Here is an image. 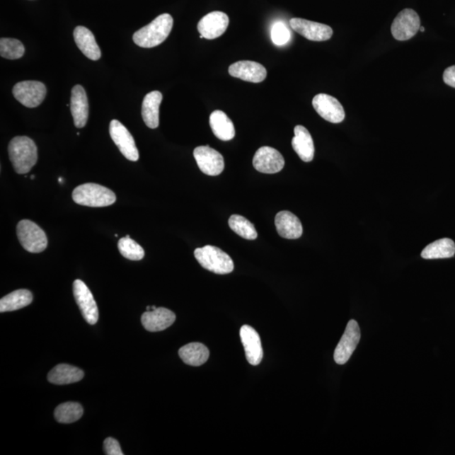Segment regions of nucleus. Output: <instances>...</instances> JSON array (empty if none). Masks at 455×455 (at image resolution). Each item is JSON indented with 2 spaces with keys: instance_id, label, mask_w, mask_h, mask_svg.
Listing matches in <instances>:
<instances>
[{
  "instance_id": "obj_1",
  "label": "nucleus",
  "mask_w": 455,
  "mask_h": 455,
  "mask_svg": "<svg viewBox=\"0 0 455 455\" xmlns=\"http://www.w3.org/2000/svg\"><path fill=\"white\" fill-rule=\"evenodd\" d=\"M8 156L17 174H26L38 162V147L32 139L18 136L8 144Z\"/></svg>"
},
{
  "instance_id": "obj_2",
  "label": "nucleus",
  "mask_w": 455,
  "mask_h": 455,
  "mask_svg": "<svg viewBox=\"0 0 455 455\" xmlns=\"http://www.w3.org/2000/svg\"><path fill=\"white\" fill-rule=\"evenodd\" d=\"M173 18L169 14L156 17L151 23L141 28L134 34L136 45L144 48H151L164 42L173 28Z\"/></svg>"
},
{
  "instance_id": "obj_3",
  "label": "nucleus",
  "mask_w": 455,
  "mask_h": 455,
  "mask_svg": "<svg viewBox=\"0 0 455 455\" xmlns=\"http://www.w3.org/2000/svg\"><path fill=\"white\" fill-rule=\"evenodd\" d=\"M72 197L77 205L92 207H108L117 200L112 190L95 183L79 185L74 190Z\"/></svg>"
},
{
  "instance_id": "obj_4",
  "label": "nucleus",
  "mask_w": 455,
  "mask_h": 455,
  "mask_svg": "<svg viewBox=\"0 0 455 455\" xmlns=\"http://www.w3.org/2000/svg\"><path fill=\"white\" fill-rule=\"evenodd\" d=\"M194 255L203 268L216 274H228L234 271L235 265L231 256L213 246H205L194 251Z\"/></svg>"
},
{
  "instance_id": "obj_5",
  "label": "nucleus",
  "mask_w": 455,
  "mask_h": 455,
  "mask_svg": "<svg viewBox=\"0 0 455 455\" xmlns=\"http://www.w3.org/2000/svg\"><path fill=\"white\" fill-rule=\"evenodd\" d=\"M17 236L22 247L32 253H40L47 246L45 232L33 221L23 219L17 224Z\"/></svg>"
},
{
  "instance_id": "obj_6",
  "label": "nucleus",
  "mask_w": 455,
  "mask_h": 455,
  "mask_svg": "<svg viewBox=\"0 0 455 455\" xmlns=\"http://www.w3.org/2000/svg\"><path fill=\"white\" fill-rule=\"evenodd\" d=\"M13 96L25 107L34 108L39 107L45 100L47 88L39 81H22L17 83L13 88Z\"/></svg>"
},
{
  "instance_id": "obj_7",
  "label": "nucleus",
  "mask_w": 455,
  "mask_h": 455,
  "mask_svg": "<svg viewBox=\"0 0 455 455\" xmlns=\"http://www.w3.org/2000/svg\"><path fill=\"white\" fill-rule=\"evenodd\" d=\"M361 333L359 324L355 320L348 322L345 333L334 352V360L339 365H343L350 359L353 352L359 345Z\"/></svg>"
},
{
  "instance_id": "obj_8",
  "label": "nucleus",
  "mask_w": 455,
  "mask_h": 455,
  "mask_svg": "<svg viewBox=\"0 0 455 455\" xmlns=\"http://www.w3.org/2000/svg\"><path fill=\"white\" fill-rule=\"evenodd\" d=\"M420 26L421 21L417 13L412 8H405L393 21L391 33L398 41H406L417 33Z\"/></svg>"
},
{
  "instance_id": "obj_9",
  "label": "nucleus",
  "mask_w": 455,
  "mask_h": 455,
  "mask_svg": "<svg viewBox=\"0 0 455 455\" xmlns=\"http://www.w3.org/2000/svg\"><path fill=\"white\" fill-rule=\"evenodd\" d=\"M110 135L122 154V156L128 161H139V154L137 149L135 141L132 138L130 132L127 129L125 125L117 120H113L110 123Z\"/></svg>"
},
{
  "instance_id": "obj_10",
  "label": "nucleus",
  "mask_w": 455,
  "mask_h": 455,
  "mask_svg": "<svg viewBox=\"0 0 455 455\" xmlns=\"http://www.w3.org/2000/svg\"><path fill=\"white\" fill-rule=\"evenodd\" d=\"M73 292L75 300L81 311L83 317L88 323L91 325L96 324L99 320V311L98 307L91 290L85 282L81 280H75L73 284Z\"/></svg>"
},
{
  "instance_id": "obj_11",
  "label": "nucleus",
  "mask_w": 455,
  "mask_h": 455,
  "mask_svg": "<svg viewBox=\"0 0 455 455\" xmlns=\"http://www.w3.org/2000/svg\"><path fill=\"white\" fill-rule=\"evenodd\" d=\"M193 156L203 173L211 176L222 173L224 169V160L222 154L217 150L207 145L200 146L194 149Z\"/></svg>"
},
{
  "instance_id": "obj_12",
  "label": "nucleus",
  "mask_w": 455,
  "mask_h": 455,
  "mask_svg": "<svg viewBox=\"0 0 455 455\" xmlns=\"http://www.w3.org/2000/svg\"><path fill=\"white\" fill-rule=\"evenodd\" d=\"M284 158L280 151L268 146L260 148L253 158L256 171L265 174H275L284 169Z\"/></svg>"
},
{
  "instance_id": "obj_13",
  "label": "nucleus",
  "mask_w": 455,
  "mask_h": 455,
  "mask_svg": "<svg viewBox=\"0 0 455 455\" xmlns=\"http://www.w3.org/2000/svg\"><path fill=\"white\" fill-rule=\"evenodd\" d=\"M289 25L296 33L313 42L328 41L333 35V28L318 22L293 18L289 21Z\"/></svg>"
},
{
  "instance_id": "obj_14",
  "label": "nucleus",
  "mask_w": 455,
  "mask_h": 455,
  "mask_svg": "<svg viewBox=\"0 0 455 455\" xmlns=\"http://www.w3.org/2000/svg\"><path fill=\"white\" fill-rule=\"evenodd\" d=\"M313 108L316 113L331 123H340L345 118V110L339 100L333 96L326 94H319L313 97Z\"/></svg>"
},
{
  "instance_id": "obj_15",
  "label": "nucleus",
  "mask_w": 455,
  "mask_h": 455,
  "mask_svg": "<svg viewBox=\"0 0 455 455\" xmlns=\"http://www.w3.org/2000/svg\"><path fill=\"white\" fill-rule=\"evenodd\" d=\"M229 23V16L225 13L214 11L202 17L198 22L197 29L203 38L216 39L226 32Z\"/></svg>"
},
{
  "instance_id": "obj_16",
  "label": "nucleus",
  "mask_w": 455,
  "mask_h": 455,
  "mask_svg": "<svg viewBox=\"0 0 455 455\" xmlns=\"http://www.w3.org/2000/svg\"><path fill=\"white\" fill-rule=\"evenodd\" d=\"M229 73L232 77L251 83H260L267 78V69L263 65L253 61H240L229 66Z\"/></svg>"
},
{
  "instance_id": "obj_17",
  "label": "nucleus",
  "mask_w": 455,
  "mask_h": 455,
  "mask_svg": "<svg viewBox=\"0 0 455 455\" xmlns=\"http://www.w3.org/2000/svg\"><path fill=\"white\" fill-rule=\"evenodd\" d=\"M240 335L247 361L251 365L260 364L263 360V350L259 334L251 326L245 325L241 328Z\"/></svg>"
},
{
  "instance_id": "obj_18",
  "label": "nucleus",
  "mask_w": 455,
  "mask_h": 455,
  "mask_svg": "<svg viewBox=\"0 0 455 455\" xmlns=\"http://www.w3.org/2000/svg\"><path fill=\"white\" fill-rule=\"evenodd\" d=\"M70 110L74 126L78 128L85 127L89 117V103L86 92L81 86H75L72 89Z\"/></svg>"
},
{
  "instance_id": "obj_19",
  "label": "nucleus",
  "mask_w": 455,
  "mask_h": 455,
  "mask_svg": "<svg viewBox=\"0 0 455 455\" xmlns=\"http://www.w3.org/2000/svg\"><path fill=\"white\" fill-rule=\"evenodd\" d=\"M175 321V313L166 308H156V310L146 311L141 318L144 328L151 333L170 328Z\"/></svg>"
},
{
  "instance_id": "obj_20",
  "label": "nucleus",
  "mask_w": 455,
  "mask_h": 455,
  "mask_svg": "<svg viewBox=\"0 0 455 455\" xmlns=\"http://www.w3.org/2000/svg\"><path fill=\"white\" fill-rule=\"evenodd\" d=\"M275 225L278 235L289 240L301 237L303 226L297 216L289 211H281L276 215Z\"/></svg>"
},
{
  "instance_id": "obj_21",
  "label": "nucleus",
  "mask_w": 455,
  "mask_h": 455,
  "mask_svg": "<svg viewBox=\"0 0 455 455\" xmlns=\"http://www.w3.org/2000/svg\"><path fill=\"white\" fill-rule=\"evenodd\" d=\"M292 146L296 154L304 162H311L315 156V145L312 137L306 127L298 125L294 127V137Z\"/></svg>"
},
{
  "instance_id": "obj_22",
  "label": "nucleus",
  "mask_w": 455,
  "mask_h": 455,
  "mask_svg": "<svg viewBox=\"0 0 455 455\" xmlns=\"http://www.w3.org/2000/svg\"><path fill=\"white\" fill-rule=\"evenodd\" d=\"M74 38L77 47L86 56L93 61L99 60L101 52L98 44L96 41L94 35L85 26H77L74 30Z\"/></svg>"
},
{
  "instance_id": "obj_23",
  "label": "nucleus",
  "mask_w": 455,
  "mask_h": 455,
  "mask_svg": "<svg viewBox=\"0 0 455 455\" xmlns=\"http://www.w3.org/2000/svg\"><path fill=\"white\" fill-rule=\"evenodd\" d=\"M163 96L160 91H154L144 96L142 104V117L147 127L157 128L160 125V105Z\"/></svg>"
},
{
  "instance_id": "obj_24",
  "label": "nucleus",
  "mask_w": 455,
  "mask_h": 455,
  "mask_svg": "<svg viewBox=\"0 0 455 455\" xmlns=\"http://www.w3.org/2000/svg\"><path fill=\"white\" fill-rule=\"evenodd\" d=\"M209 123L212 131L219 139L229 141L235 138V126H234L231 118L222 110H214L210 115Z\"/></svg>"
},
{
  "instance_id": "obj_25",
  "label": "nucleus",
  "mask_w": 455,
  "mask_h": 455,
  "mask_svg": "<svg viewBox=\"0 0 455 455\" xmlns=\"http://www.w3.org/2000/svg\"><path fill=\"white\" fill-rule=\"evenodd\" d=\"M83 370L69 364H59L48 374V381L54 384H69L79 382L83 378Z\"/></svg>"
},
{
  "instance_id": "obj_26",
  "label": "nucleus",
  "mask_w": 455,
  "mask_h": 455,
  "mask_svg": "<svg viewBox=\"0 0 455 455\" xmlns=\"http://www.w3.org/2000/svg\"><path fill=\"white\" fill-rule=\"evenodd\" d=\"M179 356L185 364L198 367L205 364L209 360V351L203 344L192 342L180 348Z\"/></svg>"
},
{
  "instance_id": "obj_27",
  "label": "nucleus",
  "mask_w": 455,
  "mask_h": 455,
  "mask_svg": "<svg viewBox=\"0 0 455 455\" xmlns=\"http://www.w3.org/2000/svg\"><path fill=\"white\" fill-rule=\"evenodd\" d=\"M33 300V294L28 289H19L4 296L0 300V312H10L21 310L28 306Z\"/></svg>"
},
{
  "instance_id": "obj_28",
  "label": "nucleus",
  "mask_w": 455,
  "mask_h": 455,
  "mask_svg": "<svg viewBox=\"0 0 455 455\" xmlns=\"http://www.w3.org/2000/svg\"><path fill=\"white\" fill-rule=\"evenodd\" d=\"M455 254V244L449 238H441L431 243L422 251L424 259H444L453 258Z\"/></svg>"
},
{
  "instance_id": "obj_29",
  "label": "nucleus",
  "mask_w": 455,
  "mask_h": 455,
  "mask_svg": "<svg viewBox=\"0 0 455 455\" xmlns=\"http://www.w3.org/2000/svg\"><path fill=\"white\" fill-rule=\"evenodd\" d=\"M83 410L81 404L76 402H66L55 410L54 417L60 423H72L78 421L83 416Z\"/></svg>"
},
{
  "instance_id": "obj_30",
  "label": "nucleus",
  "mask_w": 455,
  "mask_h": 455,
  "mask_svg": "<svg viewBox=\"0 0 455 455\" xmlns=\"http://www.w3.org/2000/svg\"><path fill=\"white\" fill-rule=\"evenodd\" d=\"M229 227L232 231L246 240L253 241L258 238V232L253 224L243 216L234 214L229 219Z\"/></svg>"
},
{
  "instance_id": "obj_31",
  "label": "nucleus",
  "mask_w": 455,
  "mask_h": 455,
  "mask_svg": "<svg viewBox=\"0 0 455 455\" xmlns=\"http://www.w3.org/2000/svg\"><path fill=\"white\" fill-rule=\"evenodd\" d=\"M25 54V47L19 40L1 38L0 40V55L4 59H19Z\"/></svg>"
},
{
  "instance_id": "obj_32",
  "label": "nucleus",
  "mask_w": 455,
  "mask_h": 455,
  "mask_svg": "<svg viewBox=\"0 0 455 455\" xmlns=\"http://www.w3.org/2000/svg\"><path fill=\"white\" fill-rule=\"evenodd\" d=\"M118 250L121 255L128 260H140L144 258L142 246L132 240L129 236L120 238L118 241Z\"/></svg>"
},
{
  "instance_id": "obj_33",
  "label": "nucleus",
  "mask_w": 455,
  "mask_h": 455,
  "mask_svg": "<svg viewBox=\"0 0 455 455\" xmlns=\"http://www.w3.org/2000/svg\"><path fill=\"white\" fill-rule=\"evenodd\" d=\"M272 40L277 46H284L289 42L291 34L284 22L278 21L272 25Z\"/></svg>"
},
{
  "instance_id": "obj_34",
  "label": "nucleus",
  "mask_w": 455,
  "mask_h": 455,
  "mask_svg": "<svg viewBox=\"0 0 455 455\" xmlns=\"http://www.w3.org/2000/svg\"><path fill=\"white\" fill-rule=\"evenodd\" d=\"M104 450L105 454L108 455H123L120 444L118 441L113 439V437H108L104 441Z\"/></svg>"
},
{
  "instance_id": "obj_35",
  "label": "nucleus",
  "mask_w": 455,
  "mask_h": 455,
  "mask_svg": "<svg viewBox=\"0 0 455 455\" xmlns=\"http://www.w3.org/2000/svg\"><path fill=\"white\" fill-rule=\"evenodd\" d=\"M443 78L446 85L455 88V65L445 69Z\"/></svg>"
},
{
  "instance_id": "obj_36",
  "label": "nucleus",
  "mask_w": 455,
  "mask_h": 455,
  "mask_svg": "<svg viewBox=\"0 0 455 455\" xmlns=\"http://www.w3.org/2000/svg\"><path fill=\"white\" fill-rule=\"evenodd\" d=\"M419 30H421V32H422V33H423V32H424V30H425V28H422V26H420V29H419Z\"/></svg>"
},
{
  "instance_id": "obj_37",
  "label": "nucleus",
  "mask_w": 455,
  "mask_h": 455,
  "mask_svg": "<svg viewBox=\"0 0 455 455\" xmlns=\"http://www.w3.org/2000/svg\"><path fill=\"white\" fill-rule=\"evenodd\" d=\"M59 182L60 183H63V178H60L59 179Z\"/></svg>"
},
{
  "instance_id": "obj_38",
  "label": "nucleus",
  "mask_w": 455,
  "mask_h": 455,
  "mask_svg": "<svg viewBox=\"0 0 455 455\" xmlns=\"http://www.w3.org/2000/svg\"><path fill=\"white\" fill-rule=\"evenodd\" d=\"M30 179L34 180L35 179V175H33L32 176H30Z\"/></svg>"
}]
</instances>
